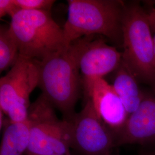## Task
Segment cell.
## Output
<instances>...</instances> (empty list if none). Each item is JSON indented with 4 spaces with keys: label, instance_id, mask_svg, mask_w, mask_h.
Listing matches in <instances>:
<instances>
[{
    "label": "cell",
    "instance_id": "cell-1",
    "mask_svg": "<svg viewBox=\"0 0 155 155\" xmlns=\"http://www.w3.org/2000/svg\"><path fill=\"white\" fill-rule=\"evenodd\" d=\"M94 36L72 42L40 61L39 86L42 95L68 120L75 114L81 84L79 59Z\"/></svg>",
    "mask_w": 155,
    "mask_h": 155
},
{
    "label": "cell",
    "instance_id": "cell-2",
    "mask_svg": "<svg viewBox=\"0 0 155 155\" xmlns=\"http://www.w3.org/2000/svg\"><path fill=\"white\" fill-rule=\"evenodd\" d=\"M63 28L64 46L84 36L101 35L122 44V19L125 4L114 0H68Z\"/></svg>",
    "mask_w": 155,
    "mask_h": 155
},
{
    "label": "cell",
    "instance_id": "cell-3",
    "mask_svg": "<svg viewBox=\"0 0 155 155\" xmlns=\"http://www.w3.org/2000/svg\"><path fill=\"white\" fill-rule=\"evenodd\" d=\"M122 62L136 78L153 87L155 58L148 14L140 6H124L122 19Z\"/></svg>",
    "mask_w": 155,
    "mask_h": 155
},
{
    "label": "cell",
    "instance_id": "cell-4",
    "mask_svg": "<svg viewBox=\"0 0 155 155\" xmlns=\"http://www.w3.org/2000/svg\"><path fill=\"white\" fill-rule=\"evenodd\" d=\"M10 31L20 55L41 61L64 48L63 30L50 11L20 10L11 18Z\"/></svg>",
    "mask_w": 155,
    "mask_h": 155
},
{
    "label": "cell",
    "instance_id": "cell-5",
    "mask_svg": "<svg viewBox=\"0 0 155 155\" xmlns=\"http://www.w3.org/2000/svg\"><path fill=\"white\" fill-rule=\"evenodd\" d=\"M54 108L42 94L30 106L32 125L27 155H71V122L59 120Z\"/></svg>",
    "mask_w": 155,
    "mask_h": 155
},
{
    "label": "cell",
    "instance_id": "cell-6",
    "mask_svg": "<svg viewBox=\"0 0 155 155\" xmlns=\"http://www.w3.org/2000/svg\"><path fill=\"white\" fill-rule=\"evenodd\" d=\"M72 125L71 149L79 155H110L114 135L87 99L82 110L68 119Z\"/></svg>",
    "mask_w": 155,
    "mask_h": 155
},
{
    "label": "cell",
    "instance_id": "cell-7",
    "mask_svg": "<svg viewBox=\"0 0 155 155\" xmlns=\"http://www.w3.org/2000/svg\"><path fill=\"white\" fill-rule=\"evenodd\" d=\"M40 61L19 55L16 63L0 79V110L5 114L14 105L30 107L29 96L39 86Z\"/></svg>",
    "mask_w": 155,
    "mask_h": 155
},
{
    "label": "cell",
    "instance_id": "cell-8",
    "mask_svg": "<svg viewBox=\"0 0 155 155\" xmlns=\"http://www.w3.org/2000/svg\"><path fill=\"white\" fill-rule=\"evenodd\" d=\"M87 99L91 101L98 116L113 133L122 128L129 117L112 84L104 78L83 81Z\"/></svg>",
    "mask_w": 155,
    "mask_h": 155
},
{
    "label": "cell",
    "instance_id": "cell-9",
    "mask_svg": "<svg viewBox=\"0 0 155 155\" xmlns=\"http://www.w3.org/2000/svg\"><path fill=\"white\" fill-rule=\"evenodd\" d=\"M115 147L155 143V93L144 97L139 107L130 114L118 132L114 133Z\"/></svg>",
    "mask_w": 155,
    "mask_h": 155
},
{
    "label": "cell",
    "instance_id": "cell-10",
    "mask_svg": "<svg viewBox=\"0 0 155 155\" xmlns=\"http://www.w3.org/2000/svg\"><path fill=\"white\" fill-rule=\"evenodd\" d=\"M122 61V54L102 39H91L80 57L79 68L83 81L104 78L116 70Z\"/></svg>",
    "mask_w": 155,
    "mask_h": 155
},
{
    "label": "cell",
    "instance_id": "cell-11",
    "mask_svg": "<svg viewBox=\"0 0 155 155\" xmlns=\"http://www.w3.org/2000/svg\"><path fill=\"white\" fill-rule=\"evenodd\" d=\"M117 70L112 85L129 116L139 107L145 96L139 89L136 78L122 61Z\"/></svg>",
    "mask_w": 155,
    "mask_h": 155
},
{
    "label": "cell",
    "instance_id": "cell-12",
    "mask_svg": "<svg viewBox=\"0 0 155 155\" xmlns=\"http://www.w3.org/2000/svg\"><path fill=\"white\" fill-rule=\"evenodd\" d=\"M32 125V122L29 118L24 122H9L4 127L0 155H22L27 152Z\"/></svg>",
    "mask_w": 155,
    "mask_h": 155
},
{
    "label": "cell",
    "instance_id": "cell-13",
    "mask_svg": "<svg viewBox=\"0 0 155 155\" xmlns=\"http://www.w3.org/2000/svg\"><path fill=\"white\" fill-rule=\"evenodd\" d=\"M20 55L18 47L10 31L9 26L0 27V71L13 66Z\"/></svg>",
    "mask_w": 155,
    "mask_h": 155
},
{
    "label": "cell",
    "instance_id": "cell-14",
    "mask_svg": "<svg viewBox=\"0 0 155 155\" xmlns=\"http://www.w3.org/2000/svg\"><path fill=\"white\" fill-rule=\"evenodd\" d=\"M21 10L50 11L55 2L53 0H13Z\"/></svg>",
    "mask_w": 155,
    "mask_h": 155
},
{
    "label": "cell",
    "instance_id": "cell-15",
    "mask_svg": "<svg viewBox=\"0 0 155 155\" xmlns=\"http://www.w3.org/2000/svg\"><path fill=\"white\" fill-rule=\"evenodd\" d=\"M21 9L16 5L13 0H0V17L8 15L12 18Z\"/></svg>",
    "mask_w": 155,
    "mask_h": 155
},
{
    "label": "cell",
    "instance_id": "cell-16",
    "mask_svg": "<svg viewBox=\"0 0 155 155\" xmlns=\"http://www.w3.org/2000/svg\"><path fill=\"white\" fill-rule=\"evenodd\" d=\"M155 155V151H152V152H145L143 155Z\"/></svg>",
    "mask_w": 155,
    "mask_h": 155
},
{
    "label": "cell",
    "instance_id": "cell-17",
    "mask_svg": "<svg viewBox=\"0 0 155 155\" xmlns=\"http://www.w3.org/2000/svg\"><path fill=\"white\" fill-rule=\"evenodd\" d=\"M153 52H154V55H155V35L154 38H153Z\"/></svg>",
    "mask_w": 155,
    "mask_h": 155
},
{
    "label": "cell",
    "instance_id": "cell-18",
    "mask_svg": "<svg viewBox=\"0 0 155 155\" xmlns=\"http://www.w3.org/2000/svg\"><path fill=\"white\" fill-rule=\"evenodd\" d=\"M154 4H155V1H154Z\"/></svg>",
    "mask_w": 155,
    "mask_h": 155
},
{
    "label": "cell",
    "instance_id": "cell-19",
    "mask_svg": "<svg viewBox=\"0 0 155 155\" xmlns=\"http://www.w3.org/2000/svg\"></svg>",
    "mask_w": 155,
    "mask_h": 155
}]
</instances>
